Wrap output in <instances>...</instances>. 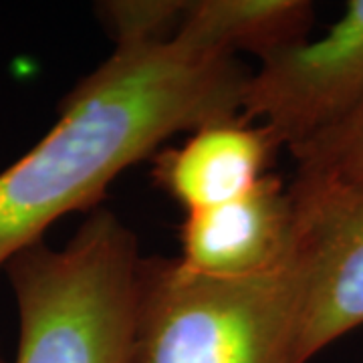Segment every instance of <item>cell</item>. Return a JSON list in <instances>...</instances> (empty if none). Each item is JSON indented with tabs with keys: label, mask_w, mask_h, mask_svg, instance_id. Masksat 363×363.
<instances>
[{
	"label": "cell",
	"mask_w": 363,
	"mask_h": 363,
	"mask_svg": "<svg viewBox=\"0 0 363 363\" xmlns=\"http://www.w3.org/2000/svg\"><path fill=\"white\" fill-rule=\"evenodd\" d=\"M363 105V0H350L321 39L260 61L248 75L240 116L289 152L343 123Z\"/></svg>",
	"instance_id": "5"
},
{
	"label": "cell",
	"mask_w": 363,
	"mask_h": 363,
	"mask_svg": "<svg viewBox=\"0 0 363 363\" xmlns=\"http://www.w3.org/2000/svg\"><path fill=\"white\" fill-rule=\"evenodd\" d=\"M295 307L291 252L247 279H210L178 259H142L128 363H295Z\"/></svg>",
	"instance_id": "3"
},
{
	"label": "cell",
	"mask_w": 363,
	"mask_h": 363,
	"mask_svg": "<svg viewBox=\"0 0 363 363\" xmlns=\"http://www.w3.org/2000/svg\"><path fill=\"white\" fill-rule=\"evenodd\" d=\"M142 252L109 208L67 245L43 240L4 267L18 309L14 363H128Z\"/></svg>",
	"instance_id": "2"
},
{
	"label": "cell",
	"mask_w": 363,
	"mask_h": 363,
	"mask_svg": "<svg viewBox=\"0 0 363 363\" xmlns=\"http://www.w3.org/2000/svg\"><path fill=\"white\" fill-rule=\"evenodd\" d=\"M295 160L293 190H317L363 178V105L343 123L291 150Z\"/></svg>",
	"instance_id": "9"
},
{
	"label": "cell",
	"mask_w": 363,
	"mask_h": 363,
	"mask_svg": "<svg viewBox=\"0 0 363 363\" xmlns=\"http://www.w3.org/2000/svg\"><path fill=\"white\" fill-rule=\"evenodd\" d=\"M247 67L184 39L113 49L59 105L33 150L0 172V271L47 228L99 204L121 172L176 133L240 116Z\"/></svg>",
	"instance_id": "1"
},
{
	"label": "cell",
	"mask_w": 363,
	"mask_h": 363,
	"mask_svg": "<svg viewBox=\"0 0 363 363\" xmlns=\"http://www.w3.org/2000/svg\"><path fill=\"white\" fill-rule=\"evenodd\" d=\"M186 6L188 0H105L95 14L116 49H138L176 39Z\"/></svg>",
	"instance_id": "10"
},
{
	"label": "cell",
	"mask_w": 363,
	"mask_h": 363,
	"mask_svg": "<svg viewBox=\"0 0 363 363\" xmlns=\"http://www.w3.org/2000/svg\"><path fill=\"white\" fill-rule=\"evenodd\" d=\"M281 145L242 116L210 121L180 145L154 156L152 178L186 212L218 206L255 190L271 174Z\"/></svg>",
	"instance_id": "7"
},
{
	"label": "cell",
	"mask_w": 363,
	"mask_h": 363,
	"mask_svg": "<svg viewBox=\"0 0 363 363\" xmlns=\"http://www.w3.org/2000/svg\"><path fill=\"white\" fill-rule=\"evenodd\" d=\"M0 363H9L6 362V357H4V353H2V347H0Z\"/></svg>",
	"instance_id": "11"
},
{
	"label": "cell",
	"mask_w": 363,
	"mask_h": 363,
	"mask_svg": "<svg viewBox=\"0 0 363 363\" xmlns=\"http://www.w3.org/2000/svg\"><path fill=\"white\" fill-rule=\"evenodd\" d=\"M295 204L289 186L269 174L255 190L218 206L186 212L180 226L184 269L210 279H247L289 257Z\"/></svg>",
	"instance_id": "6"
},
{
	"label": "cell",
	"mask_w": 363,
	"mask_h": 363,
	"mask_svg": "<svg viewBox=\"0 0 363 363\" xmlns=\"http://www.w3.org/2000/svg\"><path fill=\"white\" fill-rule=\"evenodd\" d=\"M315 6L307 0H188L178 39L260 61L309 39Z\"/></svg>",
	"instance_id": "8"
},
{
	"label": "cell",
	"mask_w": 363,
	"mask_h": 363,
	"mask_svg": "<svg viewBox=\"0 0 363 363\" xmlns=\"http://www.w3.org/2000/svg\"><path fill=\"white\" fill-rule=\"evenodd\" d=\"M289 192L295 204V363L363 327V178Z\"/></svg>",
	"instance_id": "4"
}]
</instances>
